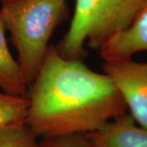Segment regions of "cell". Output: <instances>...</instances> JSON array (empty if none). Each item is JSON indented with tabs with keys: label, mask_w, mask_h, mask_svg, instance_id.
Listing matches in <instances>:
<instances>
[{
	"label": "cell",
	"mask_w": 147,
	"mask_h": 147,
	"mask_svg": "<svg viewBox=\"0 0 147 147\" xmlns=\"http://www.w3.org/2000/svg\"><path fill=\"white\" fill-rule=\"evenodd\" d=\"M26 97L25 123L38 137L93 132L127 111L109 75L92 70L83 60L61 57L53 45Z\"/></svg>",
	"instance_id": "cell-1"
},
{
	"label": "cell",
	"mask_w": 147,
	"mask_h": 147,
	"mask_svg": "<svg viewBox=\"0 0 147 147\" xmlns=\"http://www.w3.org/2000/svg\"><path fill=\"white\" fill-rule=\"evenodd\" d=\"M66 0H7L0 16L16 48L28 86L42 66L54 31L69 17Z\"/></svg>",
	"instance_id": "cell-2"
},
{
	"label": "cell",
	"mask_w": 147,
	"mask_h": 147,
	"mask_svg": "<svg viewBox=\"0 0 147 147\" xmlns=\"http://www.w3.org/2000/svg\"><path fill=\"white\" fill-rule=\"evenodd\" d=\"M144 0H75L69 30L56 47L66 59L83 60L85 47L99 50L131 25Z\"/></svg>",
	"instance_id": "cell-3"
},
{
	"label": "cell",
	"mask_w": 147,
	"mask_h": 147,
	"mask_svg": "<svg viewBox=\"0 0 147 147\" xmlns=\"http://www.w3.org/2000/svg\"><path fill=\"white\" fill-rule=\"evenodd\" d=\"M103 70L115 84L130 115L147 130V62L131 58L104 61Z\"/></svg>",
	"instance_id": "cell-4"
},
{
	"label": "cell",
	"mask_w": 147,
	"mask_h": 147,
	"mask_svg": "<svg viewBox=\"0 0 147 147\" xmlns=\"http://www.w3.org/2000/svg\"><path fill=\"white\" fill-rule=\"evenodd\" d=\"M98 51L104 61L127 59L147 52V0H144L131 25L111 37Z\"/></svg>",
	"instance_id": "cell-5"
},
{
	"label": "cell",
	"mask_w": 147,
	"mask_h": 147,
	"mask_svg": "<svg viewBox=\"0 0 147 147\" xmlns=\"http://www.w3.org/2000/svg\"><path fill=\"white\" fill-rule=\"evenodd\" d=\"M87 134L94 147H147V130L137 127L127 113Z\"/></svg>",
	"instance_id": "cell-6"
},
{
	"label": "cell",
	"mask_w": 147,
	"mask_h": 147,
	"mask_svg": "<svg viewBox=\"0 0 147 147\" xmlns=\"http://www.w3.org/2000/svg\"><path fill=\"white\" fill-rule=\"evenodd\" d=\"M5 32V26L0 16V88L7 94L26 97L29 86L18 61L8 48Z\"/></svg>",
	"instance_id": "cell-7"
},
{
	"label": "cell",
	"mask_w": 147,
	"mask_h": 147,
	"mask_svg": "<svg viewBox=\"0 0 147 147\" xmlns=\"http://www.w3.org/2000/svg\"><path fill=\"white\" fill-rule=\"evenodd\" d=\"M27 108L26 96L0 92V127L24 123Z\"/></svg>",
	"instance_id": "cell-8"
},
{
	"label": "cell",
	"mask_w": 147,
	"mask_h": 147,
	"mask_svg": "<svg viewBox=\"0 0 147 147\" xmlns=\"http://www.w3.org/2000/svg\"><path fill=\"white\" fill-rule=\"evenodd\" d=\"M37 138L25 123L0 127V147H38Z\"/></svg>",
	"instance_id": "cell-9"
},
{
	"label": "cell",
	"mask_w": 147,
	"mask_h": 147,
	"mask_svg": "<svg viewBox=\"0 0 147 147\" xmlns=\"http://www.w3.org/2000/svg\"><path fill=\"white\" fill-rule=\"evenodd\" d=\"M1 2H4V1H7V0H0Z\"/></svg>",
	"instance_id": "cell-10"
}]
</instances>
